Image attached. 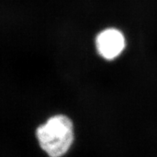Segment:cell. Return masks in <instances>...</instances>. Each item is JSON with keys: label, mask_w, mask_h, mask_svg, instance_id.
Listing matches in <instances>:
<instances>
[{"label": "cell", "mask_w": 157, "mask_h": 157, "mask_svg": "<svg viewBox=\"0 0 157 157\" xmlns=\"http://www.w3.org/2000/svg\"><path fill=\"white\" fill-rule=\"evenodd\" d=\"M39 146L49 157H62L67 154L74 140L73 121L64 114L52 116L37 127Z\"/></svg>", "instance_id": "obj_1"}, {"label": "cell", "mask_w": 157, "mask_h": 157, "mask_svg": "<svg viewBox=\"0 0 157 157\" xmlns=\"http://www.w3.org/2000/svg\"><path fill=\"white\" fill-rule=\"evenodd\" d=\"M125 38L120 31L116 29H104L98 34L95 46L102 58L108 60L117 58L125 48Z\"/></svg>", "instance_id": "obj_2"}]
</instances>
